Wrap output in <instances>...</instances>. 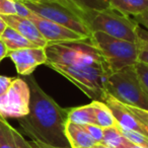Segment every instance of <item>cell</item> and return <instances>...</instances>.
Returning a JSON list of instances; mask_svg holds the SVG:
<instances>
[{
  "instance_id": "obj_8",
  "label": "cell",
  "mask_w": 148,
  "mask_h": 148,
  "mask_svg": "<svg viewBox=\"0 0 148 148\" xmlns=\"http://www.w3.org/2000/svg\"><path fill=\"white\" fill-rule=\"evenodd\" d=\"M31 89L23 78L15 77L4 95H0V117L3 119H21L29 113Z\"/></svg>"
},
{
  "instance_id": "obj_35",
  "label": "cell",
  "mask_w": 148,
  "mask_h": 148,
  "mask_svg": "<svg viewBox=\"0 0 148 148\" xmlns=\"http://www.w3.org/2000/svg\"><path fill=\"white\" fill-rule=\"evenodd\" d=\"M15 1H21V2H27V1H31V0H15Z\"/></svg>"
},
{
  "instance_id": "obj_16",
  "label": "cell",
  "mask_w": 148,
  "mask_h": 148,
  "mask_svg": "<svg viewBox=\"0 0 148 148\" xmlns=\"http://www.w3.org/2000/svg\"><path fill=\"white\" fill-rule=\"evenodd\" d=\"M68 121L80 126L95 124V112L91 103L82 107L68 109Z\"/></svg>"
},
{
  "instance_id": "obj_30",
  "label": "cell",
  "mask_w": 148,
  "mask_h": 148,
  "mask_svg": "<svg viewBox=\"0 0 148 148\" xmlns=\"http://www.w3.org/2000/svg\"><path fill=\"white\" fill-rule=\"evenodd\" d=\"M133 19H134L135 23H137L139 25L144 27L148 31V12H145V13H143V14L137 15V16H134Z\"/></svg>"
},
{
  "instance_id": "obj_21",
  "label": "cell",
  "mask_w": 148,
  "mask_h": 148,
  "mask_svg": "<svg viewBox=\"0 0 148 148\" xmlns=\"http://www.w3.org/2000/svg\"><path fill=\"white\" fill-rule=\"evenodd\" d=\"M58 1H63V2L74 3L79 6L83 7L87 10L91 9H103L109 7L108 0H58Z\"/></svg>"
},
{
  "instance_id": "obj_14",
  "label": "cell",
  "mask_w": 148,
  "mask_h": 148,
  "mask_svg": "<svg viewBox=\"0 0 148 148\" xmlns=\"http://www.w3.org/2000/svg\"><path fill=\"white\" fill-rule=\"evenodd\" d=\"M109 7L129 16L148 12V0H108Z\"/></svg>"
},
{
  "instance_id": "obj_32",
  "label": "cell",
  "mask_w": 148,
  "mask_h": 148,
  "mask_svg": "<svg viewBox=\"0 0 148 148\" xmlns=\"http://www.w3.org/2000/svg\"><path fill=\"white\" fill-rule=\"evenodd\" d=\"M8 53H9V50L7 49L4 42L1 40V38H0V62L2 61L5 57L8 56Z\"/></svg>"
},
{
  "instance_id": "obj_6",
  "label": "cell",
  "mask_w": 148,
  "mask_h": 148,
  "mask_svg": "<svg viewBox=\"0 0 148 148\" xmlns=\"http://www.w3.org/2000/svg\"><path fill=\"white\" fill-rule=\"evenodd\" d=\"M89 42L101 52L112 74L123 68L134 66L138 62L136 43L111 37L101 32H93Z\"/></svg>"
},
{
  "instance_id": "obj_33",
  "label": "cell",
  "mask_w": 148,
  "mask_h": 148,
  "mask_svg": "<svg viewBox=\"0 0 148 148\" xmlns=\"http://www.w3.org/2000/svg\"><path fill=\"white\" fill-rule=\"evenodd\" d=\"M7 25L4 21V19L2 18V16H0V37L2 36V34L4 33V31L6 29Z\"/></svg>"
},
{
  "instance_id": "obj_12",
  "label": "cell",
  "mask_w": 148,
  "mask_h": 148,
  "mask_svg": "<svg viewBox=\"0 0 148 148\" xmlns=\"http://www.w3.org/2000/svg\"><path fill=\"white\" fill-rule=\"evenodd\" d=\"M2 18L6 23L7 27L15 29L17 33L23 36L34 45L41 48L47 47L48 42L42 36L38 27L31 19L17 16V15H6V16H2Z\"/></svg>"
},
{
  "instance_id": "obj_13",
  "label": "cell",
  "mask_w": 148,
  "mask_h": 148,
  "mask_svg": "<svg viewBox=\"0 0 148 148\" xmlns=\"http://www.w3.org/2000/svg\"><path fill=\"white\" fill-rule=\"evenodd\" d=\"M65 132L71 148H93L97 144L83 126L68 121Z\"/></svg>"
},
{
  "instance_id": "obj_11",
  "label": "cell",
  "mask_w": 148,
  "mask_h": 148,
  "mask_svg": "<svg viewBox=\"0 0 148 148\" xmlns=\"http://www.w3.org/2000/svg\"><path fill=\"white\" fill-rule=\"evenodd\" d=\"M103 103L110 108L118 127L121 129L138 132L148 137V130L134 117V115L127 109L125 105L118 101L109 95H107Z\"/></svg>"
},
{
  "instance_id": "obj_5",
  "label": "cell",
  "mask_w": 148,
  "mask_h": 148,
  "mask_svg": "<svg viewBox=\"0 0 148 148\" xmlns=\"http://www.w3.org/2000/svg\"><path fill=\"white\" fill-rule=\"evenodd\" d=\"M106 91L123 105L148 111V93L136 72L135 65L111 74L107 79Z\"/></svg>"
},
{
  "instance_id": "obj_18",
  "label": "cell",
  "mask_w": 148,
  "mask_h": 148,
  "mask_svg": "<svg viewBox=\"0 0 148 148\" xmlns=\"http://www.w3.org/2000/svg\"><path fill=\"white\" fill-rule=\"evenodd\" d=\"M91 105H92L93 112H95V125L99 126L103 129L115 127L117 125L111 110L103 101H91Z\"/></svg>"
},
{
  "instance_id": "obj_3",
  "label": "cell",
  "mask_w": 148,
  "mask_h": 148,
  "mask_svg": "<svg viewBox=\"0 0 148 148\" xmlns=\"http://www.w3.org/2000/svg\"><path fill=\"white\" fill-rule=\"evenodd\" d=\"M46 49L48 65H61L70 67H87L106 63L101 52L89 40L69 43L48 44ZM107 64V63H106Z\"/></svg>"
},
{
  "instance_id": "obj_23",
  "label": "cell",
  "mask_w": 148,
  "mask_h": 148,
  "mask_svg": "<svg viewBox=\"0 0 148 148\" xmlns=\"http://www.w3.org/2000/svg\"><path fill=\"white\" fill-rule=\"evenodd\" d=\"M135 69L142 84H143L144 89L148 93V65L141 63V62H137L135 64Z\"/></svg>"
},
{
  "instance_id": "obj_27",
  "label": "cell",
  "mask_w": 148,
  "mask_h": 148,
  "mask_svg": "<svg viewBox=\"0 0 148 148\" xmlns=\"http://www.w3.org/2000/svg\"><path fill=\"white\" fill-rule=\"evenodd\" d=\"M13 134V138H14V143H15V148H33L29 141L25 139L21 133H19L16 129L11 128Z\"/></svg>"
},
{
  "instance_id": "obj_22",
  "label": "cell",
  "mask_w": 148,
  "mask_h": 148,
  "mask_svg": "<svg viewBox=\"0 0 148 148\" xmlns=\"http://www.w3.org/2000/svg\"><path fill=\"white\" fill-rule=\"evenodd\" d=\"M118 128H119V130L121 131V133L123 134L128 140H130L132 143L136 144V145H138V146H141V147H143V148H148V137L147 136L143 135V134H140L135 131L121 129L120 127H118Z\"/></svg>"
},
{
  "instance_id": "obj_24",
  "label": "cell",
  "mask_w": 148,
  "mask_h": 148,
  "mask_svg": "<svg viewBox=\"0 0 148 148\" xmlns=\"http://www.w3.org/2000/svg\"><path fill=\"white\" fill-rule=\"evenodd\" d=\"M16 15L15 0H0V16Z\"/></svg>"
},
{
  "instance_id": "obj_9",
  "label": "cell",
  "mask_w": 148,
  "mask_h": 148,
  "mask_svg": "<svg viewBox=\"0 0 148 148\" xmlns=\"http://www.w3.org/2000/svg\"><path fill=\"white\" fill-rule=\"evenodd\" d=\"M29 19H31L35 23L39 32L48 42V44L69 43V42H78L87 40V38L84 36L75 33L63 25H58L54 21L45 18V17L40 16V15L34 13L33 11L29 16Z\"/></svg>"
},
{
  "instance_id": "obj_34",
  "label": "cell",
  "mask_w": 148,
  "mask_h": 148,
  "mask_svg": "<svg viewBox=\"0 0 148 148\" xmlns=\"http://www.w3.org/2000/svg\"><path fill=\"white\" fill-rule=\"evenodd\" d=\"M93 148H112V147L105 145V144H103V143H97V144H95V146Z\"/></svg>"
},
{
  "instance_id": "obj_7",
  "label": "cell",
  "mask_w": 148,
  "mask_h": 148,
  "mask_svg": "<svg viewBox=\"0 0 148 148\" xmlns=\"http://www.w3.org/2000/svg\"><path fill=\"white\" fill-rule=\"evenodd\" d=\"M87 23L91 33L101 32L117 39L132 43L138 42L139 25L133 18L111 7L91 10Z\"/></svg>"
},
{
  "instance_id": "obj_2",
  "label": "cell",
  "mask_w": 148,
  "mask_h": 148,
  "mask_svg": "<svg viewBox=\"0 0 148 148\" xmlns=\"http://www.w3.org/2000/svg\"><path fill=\"white\" fill-rule=\"evenodd\" d=\"M34 13L61 25L71 31L89 39L91 35L87 19L91 10L74 3L63 2L58 0H31L23 2Z\"/></svg>"
},
{
  "instance_id": "obj_26",
  "label": "cell",
  "mask_w": 148,
  "mask_h": 148,
  "mask_svg": "<svg viewBox=\"0 0 148 148\" xmlns=\"http://www.w3.org/2000/svg\"><path fill=\"white\" fill-rule=\"evenodd\" d=\"M126 107H127V109L133 114L134 117L148 130V111L137 109V108H133V107H129V106H126Z\"/></svg>"
},
{
  "instance_id": "obj_10",
  "label": "cell",
  "mask_w": 148,
  "mask_h": 148,
  "mask_svg": "<svg viewBox=\"0 0 148 148\" xmlns=\"http://www.w3.org/2000/svg\"><path fill=\"white\" fill-rule=\"evenodd\" d=\"M7 57L12 60L16 72L23 76H29L38 66L47 63L46 49L41 47L9 51Z\"/></svg>"
},
{
  "instance_id": "obj_15",
  "label": "cell",
  "mask_w": 148,
  "mask_h": 148,
  "mask_svg": "<svg viewBox=\"0 0 148 148\" xmlns=\"http://www.w3.org/2000/svg\"><path fill=\"white\" fill-rule=\"evenodd\" d=\"M101 143L112 148H143L128 140L121 133L117 125L115 127L103 129V138Z\"/></svg>"
},
{
  "instance_id": "obj_19",
  "label": "cell",
  "mask_w": 148,
  "mask_h": 148,
  "mask_svg": "<svg viewBox=\"0 0 148 148\" xmlns=\"http://www.w3.org/2000/svg\"><path fill=\"white\" fill-rule=\"evenodd\" d=\"M11 128L6 120L0 117V148H15Z\"/></svg>"
},
{
  "instance_id": "obj_20",
  "label": "cell",
  "mask_w": 148,
  "mask_h": 148,
  "mask_svg": "<svg viewBox=\"0 0 148 148\" xmlns=\"http://www.w3.org/2000/svg\"><path fill=\"white\" fill-rule=\"evenodd\" d=\"M138 62L148 65V35L140 27L138 29Z\"/></svg>"
},
{
  "instance_id": "obj_4",
  "label": "cell",
  "mask_w": 148,
  "mask_h": 148,
  "mask_svg": "<svg viewBox=\"0 0 148 148\" xmlns=\"http://www.w3.org/2000/svg\"><path fill=\"white\" fill-rule=\"evenodd\" d=\"M63 75L70 82L76 85L82 92H84L92 99V101H103L107 97L106 83L108 77L111 75L108 65L106 63L87 67H70L61 65H48Z\"/></svg>"
},
{
  "instance_id": "obj_29",
  "label": "cell",
  "mask_w": 148,
  "mask_h": 148,
  "mask_svg": "<svg viewBox=\"0 0 148 148\" xmlns=\"http://www.w3.org/2000/svg\"><path fill=\"white\" fill-rule=\"evenodd\" d=\"M15 8H16V15L25 18H29L32 11L25 6V4L21 1H15Z\"/></svg>"
},
{
  "instance_id": "obj_31",
  "label": "cell",
  "mask_w": 148,
  "mask_h": 148,
  "mask_svg": "<svg viewBox=\"0 0 148 148\" xmlns=\"http://www.w3.org/2000/svg\"><path fill=\"white\" fill-rule=\"evenodd\" d=\"M29 143H31L33 148H63V147H56V146L49 145V144H46L41 141H37V140H32V141H29Z\"/></svg>"
},
{
  "instance_id": "obj_17",
  "label": "cell",
  "mask_w": 148,
  "mask_h": 148,
  "mask_svg": "<svg viewBox=\"0 0 148 148\" xmlns=\"http://www.w3.org/2000/svg\"><path fill=\"white\" fill-rule=\"evenodd\" d=\"M1 40L4 42L7 49L9 51H16V50L25 49V48H36L37 46L25 39L23 36L17 33L15 29L7 27L4 33L1 36Z\"/></svg>"
},
{
  "instance_id": "obj_1",
  "label": "cell",
  "mask_w": 148,
  "mask_h": 148,
  "mask_svg": "<svg viewBox=\"0 0 148 148\" xmlns=\"http://www.w3.org/2000/svg\"><path fill=\"white\" fill-rule=\"evenodd\" d=\"M31 89L29 113L18 119L23 131L32 140L44 142L56 147L71 148L66 136L68 109L60 107L48 95L35 77L29 75L25 79Z\"/></svg>"
},
{
  "instance_id": "obj_25",
  "label": "cell",
  "mask_w": 148,
  "mask_h": 148,
  "mask_svg": "<svg viewBox=\"0 0 148 148\" xmlns=\"http://www.w3.org/2000/svg\"><path fill=\"white\" fill-rule=\"evenodd\" d=\"M87 133L90 135V137L95 140L97 143H101L103 138V129L95 124H88L83 126Z\"/></svg>"
},
{
  "instance_id": "obj_28",
  "label": "cell",
  "mask_w": 148,
  "mask_h": 148,
  "mask_svg": "<svg viewBox=\"0 0 148 148\" xmlns=\"http://www.w3.org/2000/svg\"><path fill=\"white\" fill-rule=\"evenodd\" d=\"M14 78L15 77H8L4 76V75H0V95H4L8 90V88L12 84Z\"/></svg>"
}]
</instances>
